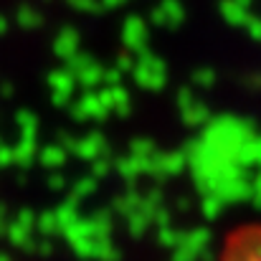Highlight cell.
<instances>
[{"label": "cell", "instance_id": "obj_1", "mask_svg": "<svg viewBox=\"0 0 261 261\" xmlns=\"http://www.w3.org/2000/svg\"><path fill=\"white\" fill-rule=\"evenodd\" d=\"M213 261H261V221L233 226L223 236Z\"/></svg>", "mask_w": 261, "mask_h": 261}]
</instances>
